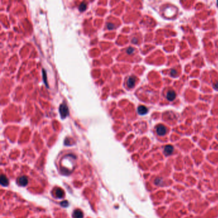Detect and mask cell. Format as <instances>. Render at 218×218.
Segmentation results:
<instances>
[{"mask_svg":"<svg viewBox=\"0 0 218 218\" xmlns=\"http://www.w3.org/2000/svg\"><path fill=\"white\" fill-rule=\"evenodd\" d=\"M59 111L60 113V116H61V118L63 119H64L65 118H66V116H67L68 115V108L67 107V105L65 104H61L59 108Z\"/></svg>","mask_w":218,"mask_h":218,"instance_id":"cell-1","label":"cell"},{"mask_svg":"<svg viewBox=\"0 0 218 218\" xmlns=\"http://www.w3.org/2000/svg\"><path fill=\"white\" fill-rule=\"evenodd\" d=\"M156 132L159 136H164L166 133V128L163 125H159L156 127Z\"/></svg>","mask_w":218,"mask_h":218,"instance_id":"cell-2","label":"cell"},{"mask_svg":"<svg viewBox=\"0 0 218 218\" xmlns=\"http://www.w3.org/2000/svg\"><path fill=\"white\" fill-rule=\"evenodd\" d=\"M17 183L21 186H26L28 183V179L26 176H22L17 179Z\"/></svg>","mask_w":218,"mask_h":218,"instance_id":"cell-3","label":"cell"},{"mask_svg":"<svg viewBox=\"0 0 218 218\" xmlns=\"http://www.w3.org/2000/svg\"><path fill=\"white\" fill-rule=\"evenodd\" d=\"M54 193L55 196L56 198H61L64 196L65 195L64 191L60 188H56L54 191Z\"/></svg>","mask_w":218,"mask_h":218,"instance_id":"cell-4","label":"cell"},{"mask_svg":"<svg viewBox=\"0 0 218 218\" xmlns=\"http://www.w3.org/2000/svg\"><path fill=\"white\" fill-rule=\"evenodd\" d=\"M135 83H136V78L134 76H131L129 77L127 79V86L130 88H132L135 85Z\"/></svg>","mask_w":218,"mask_h":218,"instance_id":"cell-5","label":"cell"},{"mask_svg":"<svg viewBox=\"0 0 218 218\" xmlns=\"http://www.w3.org/2000/svg\"><path fill=\"white\" fill-rule=\"evenodd\" d=\"M148 109H147V107H145L144 105H140L138 107V113L141 115H144L148 113Z\"/></svg>","mask_w":218,"mask_h":218,"instance_id":"cell-6","label":"cell"},{"mask_svg":"<svg viewBox=\"0 0 218 218\" xmlns=\"http://www.w3.org/2000/svg\"><path fill=\"white\" fill-rule=\"evenodd\" d=\"M175 97H176V93H175V91H173V90L168 91L167 95H166V98L168 100L172 101V100H173L175 99Z\"/></svg>","mask_w":218,"mask_h":218,"instance_id":"cell-7","label":"cell"},{"mask_svg":"<svg viewBox=\"0 0 218 218\" xmlns=\"http://www.w3.org/2000/svg\"><path fill=\"white\" fill-rule=\"evenodd\" d=\"M173 150L174 149L173 146L169 145H167V146H166V147H165V150H164V151H165V154H166V156H170V155H171V154L173 153Z\"/></svg>","mask_w":218,"mask_h":218,"instance_id":"cell-8","label":"cell"},{"mask_svg":"<svg viewBox=\"0 0 218 218\" xmlns=\"http://www.w3.org/2000/svg\"><path fill=\"white\" fill-rule=\"evenodd\" d=\"M74 218H83V213L81 210L76 209L73 212Z\"/></svg>","mask_w":218,"mask_h":218,"instance_id":"cell-9","label":"cell"},{"mask_svg":"<svg viewBox=\"0 0 218 218\" xmlns=\"http://www.w3.org/2000/svg\"><path fill=\"white\" fill-rule=\"evenodd\" d=\"M1 184L3 186H7L8 185V180L5 175H2L1 177Z\"/></svg>","mask_w":218,"mask_h":218,"instance_id":"cell-10","label":"cell"},{"mask_svg":"<svg viewBox=\"0 0 218 218\" xmlns=\"http://www.w3.org/2000/svg\"><path fill=\"white\" fill-rule=\"evenodd\" d=\"M86 5L85 4V3H82L80 5H79V10L81 12H83L86 10Z\"/></svg>","mask_w":218,"mask_h":218,"instance_id":"cell-11","label":"cell"},{"mask_svg":"<svg viewBox=\"0 0 218 218\" xmlns=\"http://www.w3.org/2000/svg\"><path fill=\"white\" fill-rule=\"evenodd\" d=\"M134 51V49L132 48V47H129V48L127 49V53L128 54H132Z\"/></svg>","mask_w":218,"mask_h":218,"instance_id":"cell-12","label":"cell"},{"mask_svg":"<svg viewBox=\"0 0 218 218\" xmlns=\"http://www.w3.org/2000/svg\"><path fill=\"white\" fill-rule=\"evenodd\" d=\"M170 75H172V77H175L177 75V70H175V69H172L171 72H170Z\"/></svg>","mask_w":218,"mask_h":218,"instance_id":"cell-13","label":"cell"},{"mask_svg":"<svg viewBox=\"0 0 218 218\" xmlns=\"http://www.w3.org/2000/svg\"><path fill=\"white\" fill-rule=\"evenodd\" d=\"M107 28L109 29V30H112V29L114 28V26L112 23H108L107 24Z\"/></svg>","mask_w":218,"mask_h":218,"instance_id":"cell-14","label":"cell"},{"mask_svg":"<svg viewBox=\"0 0 218 218\" xmlns=\"http://www.w3.org/2000/svg\"><path fill=\"white\" fill-rule=\"evenodd\" d=\"M61 206H63V207H66L68 205V202H67V201H64V202H61Z\"/></svg>","mask_w":218,"mask_h":218,"instance_id":"cell-15","label":"cell"},{"mask_svg":"<svg viewBox=\"0 0 218 218\" xmlns=\"http://www.w3.org/2000/svg\"><path fill=\"white\" fill-rule=\"evenodd\" d=\"M214 88L217 90H218V82L216 83V84H214Z\"/></svg>","mask_w":218,"mask_h":218,"instance_id":"cell-16","label":"cell"},{"mask_svg":"<svg viewBox=\"0 0 218 218\" xmlns=\"http://www.w3.org/2000/svg\"><path fill=\"white\" fill-rule=\"evenodd\" d=\"M132 42L134 44H137V42H137V39L133 38V39H132Z\"/></svg>","mask_w":218,"mask_h":218,"instance_id":"cell-17","label":"cell"},{"mask_svg":"<svg viewBox=\"0 0 218 218\" xmlns=\"http://www.w3.org/2000/svg\"><path fill=\"white\" fill-rule=\"evenodd\" d=\"M217 5H218V2H217Z\"/></svg>","mask_w":218,"mask_h":218,"instance_id":"cell-18","label":"cell"}]
</instances>
